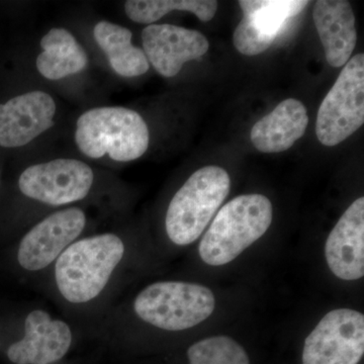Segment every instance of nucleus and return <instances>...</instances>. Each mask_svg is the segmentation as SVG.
<instances>
[{
	"mask_svg": "<svg viewBox=\"0 0 364 364\" xmlns=\"http://www.w3.org/2000/svg\"><path fill=\"white\" fill-rule=\"evenodd\" d=\"M73 142L85 160L124 164L140 159L149 150V126L131 107L98 105L79 114Z\"/></svg>",
	"mask_w": 364,
	"mask_h": 364,
	"instance_id": "1",
	"label": "nucleus"
},
{
	"mask_svg": "<svg viewBox=\"0 0 364 364\" xmlns=\"http://www.w3.org/2000/svg\"><path fill=\"white\" fill-rule=\"evenodd\" d=\"M124 251V241L114 233L93 235L74 242L54 263L60 294L74 305L97 299L123 260Z\"/></svg>",
	"mask_w": 364,
	"mask_h": 364,
	"instance_id": "2",
	"label": "nucleus"
},
{
	"mask_svg": "<svg viewBox=\"0 0 364 364\" xmlns=\"http://www.w3.org/2000/svg\"><path fill=\"white\" fill-rule=\"evenodd\" d=\"M272 222V205L267 196H237L215 215L200 241V258L212 267L228 264L260 239Z\"/></svg>",
	"mask_w": 364,
	"mask_h": 364,
	"instance_id": "3",
	"label": "nucleus"
},
{
	"mask_svg": "<svg viewBox=\"0 0 364 364\" xmlns=\"http://www.w3.org/2000/svg\"><path fill=\"white\" fill-rule=\"evenodd\" d=\"M231 188L226 170L205 166L188 177L170 200L165 229L176 245L186 246L198 240L212 221Z\"/></svg>",
	"mask_w": 364,
	"mask_h": 364,
	"instance_id": "4",
	"label": "nucleus"
},
{
	"mask_svg": "<svg viewBox=\"0 0 364 364\" xmlns=\"http://www.w3.org/2000/svg\"><path fill=\"white\" fill-rule=\"evenodd\" d=\"M100 174L82 158L58 156L23 169L16 186L23 198L53 208L72 207L92 195Z\"/></svg>",
	"mask_w": 364,
	"mask_h": 364,
	"instance_id": "5",
	"label": "nucleus"
},
{
	"mask_svg": "<svg viewBox=\"0 0 364 364\" xmlns=\"http://www.w3.org/2000/svg\"><path fill=\"white\" fill-rule=\"evenodd\" d=\"M214 294L200 284L159 282L144 289L134 301L141 320L165 331L191 329L214 312Z\"/></svg>",
	"mask_w": 364,
	"mask_h": 364,
	"instance_id": "6",
	"label": "nucleus"
},
{
	"mask_svg": "<svg viewBox=\"0 0 364 364\" xmlns=\"http://www.w3.org/2000/svg\"><path fill=\"white\" fill-rule=\"evenodd\" d=\"M364 123V55L352 57L318 107L316 134L327 147L344 142Z\"/></svg>",
	"mask_w": 364,
	"mask_h": 364,
	"instance_id": "7",
	"label": "nucleus"
},
{
	"mask_svg": "<svg viewBox=\"0 0 364 364\" xmlns=\"http://www.w3.org/2000/svg\"><path fill=\"white\" fill-rule=\"evenodd\" d=\"M60 105L50 91L33 88L0 102V147L25 149L59 124Z\"/></svg>",
	"mask_w": 364,
	"mask_h": 364,
	"instance_id": "8",
	"label": "nucleus"
},
{
	"mask_svg": "<svg viewBox=\"0 0 364 364\" xmlns=\"http://www.w3.org/2000/svg\"><path fill=\"white\" fill-rule=\"evenodd\" d=\"M86 225L85 210L75 205L46 215L21 239L16 251L18 265L26 272H36L54 264L78 240Z\"/></svg>",
	"mask_w": 364,
	"mask_h": 364,
	"instance_id": "9",
	"label": "nucleus"
},
{
	"mask_svg": "<svg viewBox=\"0 0 364 364\" xmlns=\"http://www.w3.org/2000/svg\"><path fill=\"white\" fill-rule=\"evenodd\" d=\"M363 353V314L339 309L328 313L306 337L303 364H358Z\"/></svg>",
	"mask_w": 364,
	"mask_h": 364,
	"instance_id": "10",
	"label": "nucleus"
},
{
	"mask_svg": "<svg viewBox=\"0 0 364 364\" xmlns=\"http://www.w3.org/2000/svg\"><path fill=\"white\" fill-rule=\"evenodd\" d=\"M143 51L149 64L165 78L176 77L184 64L208 51V41L198 31L169 23H153L143 28Z\"/></svg>",
	"mask_w": 364,
	"mask_h": 364,
	"instance_id": "11",
	"label": "nucleus"
},
{
	"mask_svg": "<svg viewBox=\"0 0 364 364\" xmlns=\"http://www.w3.org/2000/svg\"><path fill=\"white\" fill-rule=\"evenodd\" d=\"M71 328L44 310L32 311L25 320V335L7 349L14 364H52L66 355L72 344Z\"/></svg>",
	"mask_w": 364,
	"mask_h": 364,
	"instance_id": "12",
	"label": "nucleus"
},
{
	"mask_svg": "<svg viewBox=\"0 0 364 364\" xmlns=\"http://www.w3.org/2000/svg\"><path fill=\"white\" fill-rule=\"evenodd\" d=\"M328 267L337 277L356 280L364 275V198H359L340 218L325 246Z\"/></svg>",
	"mask_w": 364,
	"mask_h": 364,
	"instance_id": "13",
	"label": "nucleus"
},
{
	"mask_svg": "<svg viewBox=\"0 0 364 364\" xmlns=\"http://www.w3.org/2000/svg\"><path fill=\"white\" fill-rule=\"evenodd\" d=\"M314 23L324 46L326 60L335 68L350 59L358 42L355 16L346 0H318L314 6Z\"/></svg>",
	"mask_w": 364,
	"mask_h": 364,
	"instance_id": "14",
	"label": "nucleus"
},
{
	"mask_svg": "<svg viewBox=\"0 0 364 364\" xmlns=\"http://www.w3.org/2000/svg\"><path fill=\"white\" fill-rule=\"evenodd\" d=\"M36 71L51 82L80 75L90 63V55L76 36L63 26L50 28L41 38Z\"/></svg>",
	"mask_w": 364,
	"mask_h": 364,
	"instance_id": "15",
	"label": "nucleus"
},
{
	"mask_svg": "<svg viewBox=\"0 0 364 364\" xmlns=\"http://www.w3.org/2000/svg\"><path fill=\"white\" fill-rule=\"evenodd\" d=\"M308 124L305 105L298 100L289 98L254 124L251 142L262 153L284 152L305 135Z\"/></svg>",
	"mask_w": 364,
	"mask_h": 364,
	"instance_id": "16",
	"label": "nucleus"
},
{
	"mask_svg": "<svg viewBox=\"0 0 364 364\" xmlns=\"http://www.w3.org/2000/svg\"><path fill=\"white\" fill-rule=\"evenodd\" d=\"M92 38L109 68L119 77H139L149 71L145 53L133 44V33L126 26L111 21H98L93 26Z\"/></svg>",
	"mask_w": 364,
	"mask_h": 364,
	"instance_id": "17",
	"label": "nucleus"
},
{
	"mask_svg": "<svg viewBox=\"0 0 364 364\" xmlns=\"http://www.w3.org/2000/svg\"><path fill=\"white\" fill-rule=\"evenodd\" d=\"M309 4L303 0H241L244 18L240 23L270 47L286 21Z\"/></svg>",
	"mask_w": 364,
	"mask_h": 364,
	"instance_id": "18",
	"label": "nucleus"
},
{
	"mask_svg": "<svg viewBox=\"0 0 364 364\" xmlns=\"http://www.w3.org/2000/svg\"><path fill=\"white\" fill-rule=\"evenodd\" d=\"M218 1L214 0H129L124 2L127 18L134 23L153 25L172 11H188L202 21L214 18Z\"/></svg>",
	"mask_w": 364,
	"mask_h": 364,
	"instance_id": "19",
	"label": "nucleus"
},
{
	"mask_svg": "<svg viewBox=\"0 0 364 364\" xmlns=\"http://www.w3.org/2000/svg\"><path fill=\"white\" fill-rule=\"evenodd\" d=\"M189 364H250L240 344L227 336L200 340L188 350Z\"/></svg>",
	"mask_w": 364,
	"mask_h": 364,
	"instance_id": "20",
	"label": "nucleus"
},
{
	"mask_svg": "<svg viewBox=\"0 0 364 364\" xmlns=\"http://www.w3.org/2000/svg\"><path fill=\"white\" fill-rule=\"evenodd\" d=\"M0 186H1V172H0Z\"/></svg>",
	"mask_w": 364,
	"mask_h": 364,
	"instance_id": "21",
	"label": "nucleus"
}]
</instances>
